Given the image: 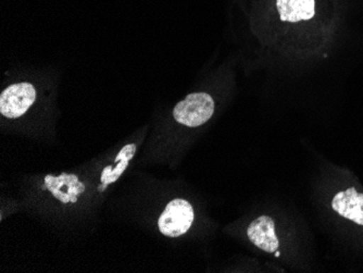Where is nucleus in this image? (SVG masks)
I'll return each instance as SVG.
<instances>
[{
    "instance_id": "obj_1",
    "label": "nucleus",
    "mask_w": 363,
    "mask_h": 273,
    "mask_svg": "<svg viewBox=\"0 0 363 273\" xmlns=\"http://www.w3.org/2000/svg\"><path fill=\"white\" fill-rule=\"evenodd\" d=\"M214 112V101L207 93H194L186 96L173 109V117L179 123L197 128L209 121Z\"/></svg>"
},
{
    "instance_id": "obj_2",
    "label": "nucleus",
    "mask_w": 363,
    "mask_h": 273,
    "mask_svg": "<svg viewBox=\"0 0 363 273\" xmlns=\"http://www.w3.org/2000/svg\"><path fill=\"white\" fill-rule=\"evenodd\" d=\"M194 209L184 199H174L167 205L158 220L159 231L169 238L184 235L194 221Z\"/></svg>"
},
{
    "instance_id": "obj_3",
    "label": "nucleus",
    "mask_w": 363,
    "mask_h": 273,
    "mask_svg": "<svg viewBox=\"0 0 363 273\" xmlns=\"http://www.w3.org/2000/svg\"><path fill=\"white\" fill-rule=\"evenodd\" d=\"M36 99V89L28 82L16 83L0 95V112L8 119H18L30 109Z\"/></svg>"
},
{
    "instance_id": "obj_4",
    "label": "nucleus",
    "mask_w": 363,
    "mask_h": 273,
    "mask_svg": "<svg viewBox=\"0 0 363 273\" xmlns=\"http://www.w3.org/2000/svg\"><path fill=\"white\" fill-rule=\"evenodd\" d=\"M45 186L57 199L63 204L77 203V197L85 191L83 183L74 174H63L59 177L46 175Z\"/></svg>"
},
{
    "instance_id": "obj_5",
    "label": "nucleus",
    "mask_w": 363,
    "mask_h": 273,
    "mask_svg": "<svg viewBox=\"0 0 363 273\" xmlns=\"http://www.w3.org/2000/svg\"><path fill=\"white\" fill-rule=\"evenodd\" d=\"M247 235L250 242L263 252H275L279 247L274 221L268 216H261L254 220L247 229Z\"/></svg>"
},
{
    "instance_id": "obj_6",
    "label": "nucleus",
    "mask_w": 363,
    "mask_h": 273,
    "mask_svg": "<svg viewBox=\"0 0 363 273\" xmlns=\"http://www.w3.org/2000/svg\"><path fill=\"white\" fill-rule=\"evenodd\" d=\"M332 208L342 217L363 225V194L354 187L337 193L332 201Z\"/></svg>"
},
{
    "instance_id": "obj_7",
    "label": "nucleus",
    "mask_w": 363,
    "mask_h": 273,
    "mask_svg": "<svg viewBox=\"0 0 363 273\" xmlns=\"http://www.w3.org/2000/svg\"><path fill=\"white\" fill-rule=\"evenodd\" d=\"M281 20L285 22L303 21L310 20L315 16V0H277Z\"/></svg>"
},
{
    "instance_id": "obj_8",
    "label": "nucleus",
    "mask_w": 363,
    "mask_h": 273,
    "mask_svg": "<svg viewBox=\"0 0 363 273\" xmlns=\"http://www.w3.org/2000/svg\"><path fill=\"white\" fill-rule=\"evenodd\" d=\"M136 150H138V146L134 143L128 144L120 150L119 154L116 157V160H114V166H108L104 169L101 178V185L98 187V191H105L108 185L117 182L121 178V175L128 169V164L135 155Z\"/></svg>"
}]
</instances>
